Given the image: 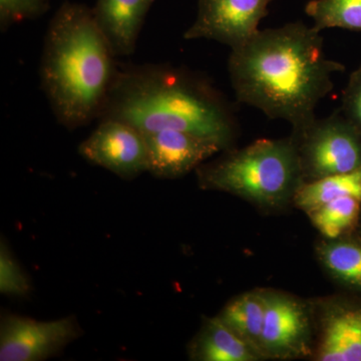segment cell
Returning a JSON list of instances; mask_svg holds the SVG:
<instances>
[{
    "instance_id": "cell-13",
    "label": "cell",
    "mask_w": 361,
    "mask_h": 361,
    "mask_svg": "<svg viewBox=\"0 0 361 361\" xmlns=\"http://www.w3.org/2000/svg\"><path fill=\"white\" fill-rule=\"evenodd\" d=\"M191 356L201 361H252L258 353L220 317L207 319L192 343Z\"/></svg>"
},
{
    "instance_id": "cell-16",
    "label": "cell",
    "mask_w": 361,
    "mask_h": 361,
    "mask_svg": "<svg viewBox=\"0 0 361 361\" xmlns=\"http://www.w3.org/2000/svg\"><path fill=\"white\" fill-rule=\"evenodd\" d=\"M305 13L318 32L326 28L361 32V0H310Z\"/></svg>"
},
{
    "instance_id": "cell-9",
    "label": "cell",
    "mask_w": 361,
    "mask_h": 361,
    "mask_svg": "<svg viewBox=\"0 0 361 361\" xmlns=\"http://www.w3.org/2000/svg\"><path fill=\"white\" fill-rule=\"evenodd\" d=\"M148 151V172L159 179H177L223 151L212 140L191 133L161 130L142 133Z\"/></svg>"
},
{
    "instance_id": "cell-14",
    "label": "cell",
    "mask_w": 361,
    "mask_h": 361,
    "mask_svg": "<svg viewBox=\"0 0 361 361\" xmlns=\"http://www.w3.org/2000/svg\"><path fill=\"white\" fill-rule=\"evenodd\" d=\"M265 310L264 294H244L228 304L219 317L235 334L260 353H262L261 338Z\"/></svg>"
},
{
    "instance_id": "cell-4",
    "label": "cell",
    "mask_w": 361,
    "mask_h": 361,
    "mask_svg": "<svg viewBox=\"0 0 361 361\" xmlns=\"http://www.w3.org/2000/svg\"><path fill=\"white\" fill-rule=\"evenodd\" d=\"M197 169L205 189L219 190L254 203L276 206L302 184V168L293 137L262 139L230 151Z\"/></svg>"
},
{
    "instance_id": "cell-21",
    "label": "cell",
    "mask_w": 361,
    "mask_h": 361,
    "mask_svg": "<svg viewBox=\"0 0 361 361\" xmlns=\"http://www.w3.org/2000/svg\"><path fill=\"white\" fill-rule=\"evenodd\" d=\"M339 110L361 130V65L349 77Z\"/></svg>"
},
{
    "instance_id": "cell-15",
    "label": "cell",
    "mask_w": 361,
    "mask_h": 361,
    "mask_svg": "<svg viewBox=\"0 0 361 361\" xmlns=\"http://www.w3.org/2000/svg\"><path fill=\"white\" fill-rule=\"evenodd\" d=\"M341 197H353L361 201V168L302 183L294 194V200L300 208L311 213Z\"/></svg>"
},
{
    "instance_id": "cell-5",
    "label": "cell",
    "mask_w": 361,
    "mask_h": 361,
    "mask_svg": "<svg viewBox=\"0 0 361 361\" xmlns=\"http://www.w3.org/2000/svg\"><path fill=\"white\" fill-rule=\"evenodd\" d=\"M303 177L310 180L344 174L361 168V130L341 110L317 118L293 134Z\"/></svg>"
},
{
    "instance_id": "cell-18",
    "label": "cell",
    "mask_w": 361,
    "mask_h": 361,
    "mask_svg": "<svg viewBox=\"0 0 361 361\" xmlns=\"http://www.w3.org/2000/svg\"><path fill=\"white\" fill-rule=\"evenodd\" d=\"M327 269L345 283L361 288V245L353 242H334L320 250Z\"/></svg>"
},
{
    "instance_id": "cell-12",
    "label": "cell",
    "mask_w": 361,
    "mask_h": 361,
    "mask_svg": "<svg viewBox=\"0 0 361 361\" xmlns=\"http://www.w3.org/2000/svg\"><path fill=\"white\" fill-rule=\"evenodd\" d=\"M318 360L361 361V310L341 308L327 315Z\"/></svg>"
},
{
    "instance_id": "cell-11",
    "label": "cell",
    "mask_w": 361,
    "mask_h": 361,
    "mask_svg": "<svg viewBox=\"0 0 361 361\" xmlns=\"http://www.w3.org/2000/svg\"><path fill=\"white\" fill-rule=\"evenodd\" d=\"M155 0H97V25L116 56L134 54L147 14Z\"/></svg>"
},
{
    "instance_id": "cell-1",
    "label": "cell",
    "mask_w": 361,
    "mask_h": 361,
    "mask_svg": "<svg viewBox=\"0 0 361 361\" xmlns=\"http://www.w3.org/2000/svg\"><path fill=\"white\" fill-rule=\"evenodd\" d=\"M344 71L325 54L320 32L300 21L259 30L228 59L237 101L287 121L293 134L315 120L316 106L334 89L332 78Z\"/></svg>"
},
{
    "instance_id": "cell-10",
    "label": "cell",
    "mask_w": 361,
    "mask_h": 361,
    "mask_svg": "<svg viewBox=\"0 0 361 361\" xmlns=\"http://www.w3.org/2000/svg\"><path fill=\"white\" fill-rule=\"evenodd\" d=\"M264 296L262 353L276 357L302 353L310 334L308 317L302 305L290 297L280 294H264Z\"/></svg>"
},
{
    "instance_id": "cell-7",
    "label": "cell",
    "mask_w": 361,
    "mask_h": 361,
    "mask_svg": "<svg viewBox=\"0 0 361 361\" xmlns=\"http://www.w3.org/2000/svg\"><path fill=\"white\" fill-rule=\"evenodd\" d=\"M273 0H198V13L184 39H210L239 49L257 35Z\"/></svg>"
},
{
    "instance_id": "cell-20",
    "label": "cell",
    "mask_w": 361,
    "mask_h": 361,
    "mask_svg": "<svg viewBox=\"0 0 361 361\" xmlns=\"http://www.w3.org/2000/svg\"><path fill=\"white\" fill-rule=\"evenodd\" d=\"M51 0H0V28L9 27L23 21L35 20L47 13Z\"/></svg>"
},
{
    "instance_id": "cell-8",
    "label": "cell",
    "mask_w": 361,
    "mask_h": 361,
    "mask_svg": "<svg viewBox=\"0 0 361 361\" xmlns=\"http://www.w3.org/2000/svg\"><path fill=\"white\" fill-rule=\"evenodd\" d=\"M80 155L92 165L123 180L148 172V151L144 134L130 123L104 118L78 146Z\"/></svg>"
},
{
    "instance_id": "cell-19",
    "label": "cell",
    "mask_w": 361,
    "mask_h": 361,
    "mask_svg": "<svg viewBox=\"0 0 361 361\" xmlns=\"http://www.w3.org/2000/svg\"><path fill=\"white\" fill-rule=\"evenodd\" d=\"M30 291V277L2 239L0 244V292L7 296L25 297Z\"/></svg>"
},
{
    "instance_id": "cell-3",
    "label": "cell",
    "mask_w": 361,
    "mask_h": 361,
    "mask_svg": "<svg viewBox=\"0 0 361 361\" xmlns=\"http://www.w3.org/2000/svg\"><path fill=\"white\" fill-rule=\"evenodd\" d=\"M118 56L85 4L65 1L45 33L40 85L56 121L75 130L97 120L115 80Z\"/></svg>"
},
{
    "instance_id": "cell-2",
    "label": "cell",
    "mask_w": 361,
    "mask_h": 361,
    "mask_svg": "<svg viewBox=\"0 0 361 361\" xmlns=\"http://www.w3.org/2000/svg\"><path fill=\"white\" fill-rule=\"evenodd\" d=\"M116 118L142 133L176 130L231 149L239 134L229 99L206 75L169 63H118L97 121Z\"/></svg>"
},
{
    "instance_id": "cell-6",
    "label": "cell",
    "mask_w": 361,
    "mask_h": 361,
    "mask_svg": "<svg viewBox=\"0 0 361 361\" xmlns=\"http://www.w3.org/2000/svg\"><path fill=\"white\" fill-rule=\"evenodd\" d=\"M82 334L77 318L39 322L6 315L0 324V360L42 361L61 353Z\"/></svg>"
},
{
    "instance_id": "cell-17",
    "label": "cell",
    "mask_w": 361,
    "mask_h": 361,
    "mask_svg": "<svg viewBox=\"0 0 361 361\" xmlns=\"http://www.w3.org/2000/svg\"><path fill=\"white\" fill-rule=\"evenodd\" d=\"M360 203V200L353 197H341L316 209L311 212V217L325 237L336 239L355 224Z\"/></svg>"
}]
</instances>
